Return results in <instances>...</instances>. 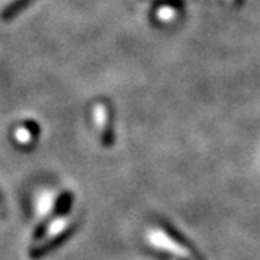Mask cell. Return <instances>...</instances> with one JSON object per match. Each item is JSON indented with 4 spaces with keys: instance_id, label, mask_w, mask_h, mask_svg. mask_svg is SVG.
I'll return each instance as SVG.
<instances>
[{
    "instance_id": "obj_1",
    "label": "cell",
    "mask_w": 260,
    "mask_h": 260,
    "mask_svg": "<svg viewBox=\"0 0 260 260\" xmlns=\"http://www.w3.org/2000/svg\"><path fill=\"white\" fill-rule=\"evenodd\" d=\"M94 115H96V121H98V125L101 128V137H102V144L105 147H110L113 146V141H115V135H113V125L110 124V118H108V111L107 108L99 104L94 110Z\"/></svg>"
},
{
    "instance_id": "obj_2",
    "label": "cell",
    "mask_w": 260,
    "mask_h": 260,
    "mask_svg": "<svg viewBox=\"0 0 260 260\" xmlns=\"http://www.w3.org/2000/svg\"><path fill=\"white\" fill-rule=\"evenodd\" d=\"M161 226H163V229H165V232L168 234L173 240H174V243L177 245V246H180V248H183V249H188L196 258H199V260H202V257H201V254H198V251L194 249V246L193 245H190V241L188 240H185V237L180 234V232H177V229L176 228H173L171 224H168V222H161Z\"/></svg>"
},
{
    "instance_id": "obj_3",
    "label": "cell",
    "mask_w": 260,
    "mask_h": 260,
    "mask_svg": "<svg viewBox=\"0 0 260 260\" xmlns=\"http://www.w3.org/2000/svg\"><path fill=\"white\" fill-rule=\"evenodd\" d=\"M71 201H72V196H71V193L66 191V193L60 198V201L57 202V213H58V215L68 213V210L71 209Z\"/></svg>"
},
{
    "instance_id": "obj_4",
    "label": "cell",
    "mask_w": 260,
    "mask_h": 260,
    "mask_svg": "<svg viewBox=\"0 0 260 260\" xmlns=\"http://www.w3.org/2000/svg\"><path fill=\"white\" fill-rule=\"evenodd\" d=\"M234 2L237 4V7H240V5H241V0H234Z\"/></svg>"
}]
</instances>
